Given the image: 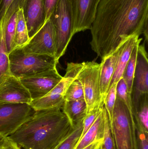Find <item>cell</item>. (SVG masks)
<instances>
[{
	"label": "cell",
	"mask_w": 148,
	"mask_h": 149,
	"mask_svg": "<svg viewBox=\"0 0 148 149\" xmlns=\"http://www.w3.org/2000/svg\"><path fill=\"white\" fill-rule=\"evenodd\" d=\"M50 19L55 32L56 55L57 63L64 55L72 38V16L67 0H59Z\"/></svg>",
	"instance_id": "5b68a950"
},
{
	"label": "cell",
	"mask_w": 148,
	"mask_h": 149,
	"mask_svg": "<svg viewBox=\"0 0 148 149\" xmlns=\"http://www.w3.org/2000/svg\"><path fill=\"white\" fill-rule=\"evenodd\" d=\"M83 121L74 126V130L71 134L56 149H75L81 137L83 130Z\"/></svg>",
	"instance_id": "cb8c5ba5"
},
{
	"label": "cell",
	"mask_w": 148,
	"mask_h": 149,
	"mask_svg": "<svg viewBox=\"0 0 148 149\" xmlns=\"http://www.w3.org/2000/svg\"><path fill=\"white\" fill-rule=\"evenodd\" d=\"M35 112L26 103L0 104V135L11 134Z\"/></svg>",
	"instance_id": "ba28073f"
},
{
	"label": "cell",
	"mask_w": 148,
	"mask_h": 149,
	"mask_svg": "<svg viewBox=\"0 0 148 149\" xmlns=\"http://www.w3.org/2000/svg\"><path fill=\"white\" fill-rule=\"evenodd\" d=\"M136 127L148 132V94L132 99Z\"/></svg>",
	"instance_id": "d6986e66"
},
{
	"label": "cell",
	"mask_w": 148,
	"mask_h": 149,
	"mask_svg": "<svg viewBox=\"0 0 148 149\" xmlns=\"http://www.w3.org/2000/svg\"><path fill=\"white\" fill-rule=\"evenodd\" d=\"M74 129L62 107H57L36 111L6 137L23 149H56Z\"/></svg>",
	"instance_id": "7a4b0ae2"
},
{
	"label": "cell",
	"mask_w": 148,
	"mask_h": 149,
	"mask_svg": "<svg viewBox=\"0 0 148 149\" xmlns=\"http://www.w3.org/2000/svg\"><path fill=\"white\" fill-rule=\"evenodd\" d=\"M10 75L9 53L5 43L4 30L0 24V85Z\"/></svg>",
	"instance_id": "44dd1931"
},
{
	"label": "cell",
	"mask_w": 148,
	"mask_h": 149,
	"mask_svg": "<svg viewBox=\"0 0 148 149\" xmlns=\"http://www.w3.org/2000/svg\"><path fill=\"white\" fill-rule=\"evenodd\" d=\"M103 108L93 125L80 139L75 149H83L96 141L102 140L104 128Z\"/></svg>",
	"instance_id": "ac0fdd59"
},
{
	"label": "cell",
	"mask_w": 148,
	"mask_h": 149,
	"mask_svg": "<svg viewBox=\"0 0 148 149\" xmlns=\"http://www.w3.org/2000/svg\"><path fill=\"white\" fill-rule=\"evenodd\" d=\"M103 139L100 140V141H96L94 142L93 143L89 144L87 147H86L83 149H96L98 148V146L100 145V144L101 143Z\"/></svg>",
	"instance_id": "1f68e13d"
},
{
	"label": "cell",
	"mask_w": 148,
	"mask_h": 149,
	"mask_svg": "<svg viewBox=\"0 0 148 149\" xmlns=\"http://www.w3.org/2000/svg\"><path fill=\"white\" fill-rule=\"evenodd\" d=\"M124 43L113 53L102 60L100 72V91L101 96L103 100L109 90L116 62Z\"/></svg>",
	"instance_id": "2e32d148"
},
{
	"label": "cell",
	"mask_w": 148,
	"mask_h": 149,
	"mask_svg": "<svg viewBox=\"0 0 148 149\" xmlns=\"http://www.w3.org/2000/svg\"><path fill=\"white\" fill-rule=\"evenodd\" d=\"M64 101H71L84 100V92L81 82L76 79L72 81L65 91Z\"/></svg>",
	"instance_id": "d4e9b609"
},
{
	"label": "cell",
	"mask_w": 148,
	"mask_h": 149,
	"mask_svg": "<svg viewBox=\"0 0 148 149\" xmlns=\"http://www.w3.org/2000/svg\"><path fill=\"white\" fill-rule=\"evenodd\" d=\"M0 149H4V148H0Z\"/></svg>",
	"instance_id": "e575fe53"
},
{
	"label": "cell",
	"mask_w": 148,
	"mask_h": 149,
	"mask_svg": "<svg viewBox=\"0 0 148 149\" xmlns=\"http://www.w3.org/2000/svg\"><path fill=\"white\" fill-rule=\"evenodd\" d=\"M56 68L28 77L19 79L29 92L32 100L45 96L62 79Z\"/></svg>",
	"instance_id": "8fae6325"
},
{
	"label": "cell",
	"mask_w": 148,
	"mask_h": 149,
	"mask_svg": "<svg viewBox=\"0 0 148 149\" xmlns=\"http://www.w3.org/2000/svg\"><path fill=\"white\" fill-rule=\"evenodd\" d=\"M140 39L141 38H140L139 36H134L130 37L124 42L116 62L109 88L114 85L117 84L118 81L122 79L124 70L129 60L133 49L136 45Z\"/></svg>",
	"instance_id": "e0dca14e"
},
{
	"label": "cell",
	"mask_w": 148,
	"mask_h": 149,
	"mask_svg": "<svg viewBox=\"0 0 148 149\" xmlns=\"http://www.w3.org/2000/svg\"><path fill=\"white\" fill-rule=\"evenodd\" d=\"M142 40V38H141L140 40L136 45L123 75L122 79L124 80L126 83L128 92L131 94L133 91L134 75L136 65L138 47Z\"/></svg>",
	"instance_id": "603a6c76"
},
{
	"label": "cell",
	"mask_w": 148,
	"mask_h": 149,
	"mask_svg": "<svg viewBox=\"0 0 148 149\" xmlns=\"http://www.w3.org/2000/svg\"><path fill=\"white\" fill-rule=\"evenodd\" d=\"M22 5L21 0H14L7 10L1 23L4 30L5 43L9 54L15 48L14 37L17 15Z\"/></svg>",
	"instance_id": "9a60e30c"
},
{
	"label": "cell",
	"mask_w": 148,
	"mask_h": 149,
	"mask_svg": "<svg viewBox=\"0 0 148 149\" xmlns=\"http://www.w3.org/2000/svg\"><path fill=\"white\" fill-rule=\"evenodd\" d=\"M14 0H0V24L7 10Z\"/></svg>",
	"instance_id": "f546056e"
},
{
	"label": "cell",
	"mask_w": 148,
	"mask_h": 149,
	"mask_svg": "<svg viewBox=\"0 0 148 149\" xmlns=\"http://www.w3.org/2000/svg\"><path fill=\"white\" fill-rule=\"evenodd\" d=\"M101 144H100V145H99V146H98V148H97L96 149H101Z\"/></svg>",
	"instance_id": "836d02e7"
},
{
	"label": "cell",
	"mask_w": 148,
	"mask_h": 149,
	"mask_svg": "<svg viewBox=\"0 0 148 149\" xmlns=\"http://www.w3.org/2000/svg\"><path fill=\"white\" fill-rule=\"evenodd\" d=\"M82 63H68L66 73L59 83L47 95L37 100H32L30 107L36 111L53 108L62 107L64 102L65 91L76 76L82 67Z\"/></svg>",
	"instance_id": "52a82bcc"
},
{
	"label": "cell",
	"mask_w": 148,
	"mask_h": 149,
	"mask_svg": "<svg viewBox=\"0 0 148 149\" xmlns=\"http://www.w3.org/2000/svg\"><path fill=\"white\" fill-rule=\"evenodd\" d=\"M29 40L27 24L24 19L22 9L21 8L18 11L15 34L14 45L15 48L23 47L27 44Z\"/></svg>",
	"instance_id": "7402d4cb"
},
{
	"label": "cell",
	"mask_w": 148,
	"mask_h": 149,
	"mask_svg": "<svg viewBox=\"0 0 148 149\" xmlns=\"http://www.w3.org/2000/svg\"><path fill=\"white\" fill-rule=\"evenodd\" d=\"M116 86L117 84H115L109 88L103 100L104 107L107 110L110 123L112 121L113 113L116 101Z\"/></svg>",
	"instance_id": "4316f807"
},
{
	"label": "cell",
	"mask_w": 148,
	"mask_h": 149,
	"mask_svg": "<svg viewBox=\"0 0 148 149\" xmlns=\"http://www.w3.org/2000/svg\"><path fill=\"white\" fill-rule=\"evenodd\" d=\"M148 0H101L92 24L90 44L102 60L134 36L148 39Z\"/></svg>",
	"instance_id": "6da1fadb"
},
{
	"label": "cell",
	"mask_w": 148,
	"mask_h": 149,
	"mask_svg": "<svg viewBox=\"0 0 148 149\" xmlns=\"http://www.w3.org/2000/svg\"><path fill=\"white\" fill-rule=\"evenodd\" d=\"M62 110L67 116L73 127L83 121L87 114V106L85 100L64 101Z\"/></svg>",
	"instance_id": "ffe728a7"
},
{
	"label": "cell",
	"mask_w": 148,
	"mask_h": 149,
	"mask_svg": "<svg viewBox=\"0 0 148 149\" xmlns=\"http://www.w3.org/2000/svg\"><path fill=\"white\" fill-rule=\"evenodd\" d=\"M138 149H148V132L136 127Z\"/></svg>",
	"instance_id": "83f0119b"
},
{
	"label": "cell",
	"mask_w": 148,
	"mask_h": 149,
	"mask_svg": "<svg viewBox=\"0 0 148 149\" xmlns=\"http://www.w3.org/2000/svg\"><path fill=\"white\" fill-rule=\"evenodd\" d=\"M110 125L116 149H138L134 114L117 97Z\"/></svg>",
	"instance_id": "3957f363"
},
{
	"label": "cell",
	"mask_w": 148,
	"mask_h": 149,
	"mask_svg": "<svg viewBox=\"0 0 148 149\" xmlns=\"http://www.w3.org/2000/svg\"><path fill=\"white\" fill-rule=\"evenodd\" d=\"M32 101L29 92L19 78L10 75L0 85V104H29Z\"/></svg>",
	"instance_id": "7c38bea8"
},
{
	"label": "cell",
	"mask_w": 148,
	"mask_h": 149,
	"mask_svg": "<svg viewBox=\"0 0 148 149\" xmlns=\"http://www.w3.org/2000/svg\"><path fill=\"white\" fill-rule=\"evenodd\" d=\"M148 94V54L144 45H139L134 75L132 98Z\"/></svg>",
	"instance_id": "5bb4252c"
},
{
	"label": "cell",
	"mask_w": 148,
	"mask_h": 149,
	"mask_svg": "<svg viewBox=\"0 0 148 149\" xmlns=\"http://www.w3.org/2000/svg\"><path fill=\"white\" fill-rule=\"evenodd\" d=\"M104 116V128L103 141L101 144V149H116L114 137L111 132L110 123L107 110L103 108Z\"/></svg>",
	"instance_id": "484cf974"
},
{
	"label": "cell",
	"mask_w": 148,
	"mask_h": 149,
	"mask_svg": "<svg viewBox=\"0 0 148 149\" xmlns=\"http://www.w3.org/2000/svg\"><path fill=\"white\" fill-rule=\"evenodd\" d=\"M8 141V140L7 137L0 135V148H4L7 144Z\"/></svg>",
	"instance_id": "d6a6232c"
},
{
	"label": "cell",
	"mask_w": 148,
	"mask_h": 149,
	"mask_svg": "<svg viewBox=\"0 0 148 149\" xmlns=\"http://www.w3.org/2000/svg\"><path fill=\"white\" fill-rule=\"evenodd\" d=\"M9 58L10 74L19 79L54 70L58 63L55 58L25 53L21 47L12 51Z\"/></svg>",
	"instance_id": "277c9868"
},
{
	"label": "cell",
	"mask_w": 148,
	"mask_h": 149,
	"mask_svg": "<svg viewBox=\"0 0 148 149\" xmlns=\"http://www.w3.org/2000/svg\"><path fill=\"white\" fill-rule=\"evenodd\" d=\"M23 52L56 57L55 32L50 19L30 39L27 44L21 47Z\"/></svg>",
	"instance_id": "9c48e42d"
},
{
	"label": "cell",
	"mask_w": 148,
	"mask_h": 149,
	"mask_svg": "<svg viewBox=\"0 0 148 149\" xmlns=\"http://www.w3.org/2000/svg\"><path fill=\"white\" fill-rule=\"evenodd\" d=\"M76 79L81 84L87 106V114L103 102L100 91L101 64L83 62Z\"/></svg>",
	"instance_id": "8992f818"
},
{
	"label": "cell",
	"mask_w": 148,
	"mask_h": 149,
	"mask_svg": "<svg viewBox=\"0 0 148 149\" xmlns=\"http://www.w3.org/2000/svg\"><path fill=\"white\" fill-rule=\"evenodd\" d=\"M4 149H22L20 146L17 145V144L15 143H14L10 141H8L7 144L4 147Z\"/></svg>",
	"instance_id": "4dcf8cb0"
},
{
	"label": "cell",
	"mask_w": 148,
	"mask_h": 149,
	"mask_svg": "<svg viewBox=\"0 0 148 149\" xmlns=\"http://www.w3.org/2000/svg\"><path fill=\"white\" fill-rule=\"evenodd\" d=\"M72 16V37L90 30L101 0H67Z\"/></svg>",
	"instance_id": "30bf717a"
},
{
	"label": "cell",
	"mask_w": 148,
	"mask_h": 149,
	"mask_svg": "<svg viewBox=\"0 0 148 149\" xmlns=\"http://www.w3.org/2000/svg\"><path fill=\"white\" fill-rule=\"evenodd\" d=\"M21 8L30 39L46 22L43 0H24Z\"/></svg>",
	"instance_id": "4fadbf2b"
},
{
	"label": "cell",
	"mask_w": 148,
	"mask_h": 149,
	"mask_svg": "<svg viewBox=\"0 0 148 149\" xmlns=\"http://www.w3.org/2000/svg\"><path fill=\"white\" fill-rule=\"evenodd\" d=\"M58 1L59 0H43L46 14V22L50 18Z\"/></svg>",
	"instance_id": "f1b7e54d"
}]
</instances>
